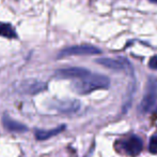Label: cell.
<instances>
[{"label": "cell", "mask_w": 157, "mask_h": 157, "mask_svg": "<svg viewBox=\"0 0 157 157\" xmlns=\"http://www.w3.org/2000/svg\"><path fill=\"white\" fill-rule=\"evenodd\" d=\"M110 85V80L103 74H90L73 84V89L81 95L90 94L96 89H105Z\"/></svg>", "instance_id": "obj_1"}, {"label": "cell", "mask_w": 157, "mask_h": 157, "mask_svg": "<svg viewBox=\"0 0 157 157\" xmlns=\"http://www.w3.org/2000/svg\"><path fill=\"white\" fill-rule=\"evenodd\" d=\"M46 89H47V84L45 82L33 79L21 81L16 85L17 92L25 95H35L44 92Z\"/></svg>", "instance_id": "obj_5"}, {"label": "cell", "mask_w": 157, "mask_h": 157, "mask_svg": "<svg viewBox=\"0 0 157 157\" xmlns=\"http://www.w3.org/2000/svg\"><path fill=\"white\" fill-rule=\"evenodd\" d=\"M149 67L151 69H155L157 70V56H154L150 59V63H149Z\"/></svg>", "instance_id": "obj_13"}, {"label": "cell", "mask_w": 157, "mask_h": 157, "mask_svg": "<svg viewBox=\"0 0 157 157\" xmlns=\"http://www.w3.org/2000/svg\"><path fill=\"white\" fill-rule=\"evenodd\" d=\"M65 129V125H61L58 127L54 128V129H49V130H44V129H36L34 131V136L37 140L40 141H45L47 139L55 137L57 134H59L60 132H62Z\"/></svg>", "instance_id": "obj_9"}, {"label": "cell", "mask_w": 157, "mask_h": 157, "mask_svg": "<svg viewBox=\"0 0 157 157\" xmlns=\"http://www.w3.org/2000/svg\"><path fill=\"white\" fill-rule=\"evenodd\" d=\"M149 151L152 154H157V134H154L150 140Z\"/></svg>", "instance_id": "obj_12"}, {"label": "cell", "mask_w": 157, "mask_h": 157, "mask_svg": "<svg viewBox=\"0 0 157 157\" xmlns=\"http://www.w3.org/2000/svg\"><path fill=\"white\" fill-rule=\"evenodd\" d=\"M2 125L8 131L11 132H17V134H23V132L28 131V127L15 119L11 118L8 114H4L2 116Z\"/></svg>", "instance_id": "obj_8"}, {"label": "cell", "mask_w": 157, "mask_h": 157, "mask_svg": "<svg viewBox=\"0 0 157 157\" xmlns=\"http://www.w3.org/2000/svg\"><path fill=\"white\" fill-rule=\"evenodd\" d=\"M157 100V80L154 76H151L147 82V90L142 98L140 105H139V111L141 113H147L154 108Z\"/></svg>", "instance_id": "obj_2"}, {"label": "cell", "mask_w": 157, "mask_h": 157, "mask_svg": "<svg viewBox=\"0 0 157 157\" xmlns=\"http://www.w3.org/2000/svg\"><path fill=\"white\" fill-rule=\"evenodd\" d=\"M101 53V50L96 46L90 44L82 45H73L64 48L58 54V58H62L66 56H86V55H96Z\"/></svg>", "instance_id": "obj_3"}, {"label": "cell", "mask_w": 157, "mask_h": 157, "mask_svg": "<svg viewBox=\"0 0 157 157\" xmlns=\"http://www.w3.org/2000/svg\"><path fill=\"white\" fill-rule=\"evenodd\" d=\"M151 2H155V3H157V0H150Z\"/></svg>", "instance_id": "obj_14"}, {"label": "cell", "mask_w": 157, "mask_h": 157, "mask_svg": "<svg viewBox=\"0 0 157 157\" xmlns=\"http://www.w3.org/2000/svg\"><path fill=\"white\" fill-rule=\"evenodd\" d=\"M49 108L58 112H62V113H74L80 109V102L78 100H74V99L72 100L55 99L49 102Z\"/></svg>", "instance_id": "obj_6"}, {"label": "cell", "mask_w": 157, "mask_h": 157, "mask_svg": "<svg viewBox=\"0 0 157 157\" xmlns=\"http://www.w3.org/2000/svg\"><path fill=\"white\" fill-rule=\"evenodd\" d=\"M96 63L98 65H101L103 67L108 68L111 70H124L125 65L122 61L116 60L112 58H98L96 59Z\"/></svg>", "instance_id": "obj_10"}, {"label": "cell", "mask_w": 157, "mask_h": 157, "mask_svg": "<svg viewBox=\"0 0 157 157\" xmlns=\"http://www.w3.org/2000/svg\"><path fill=\"white\" fill-rule=\"evenodd\" d=\"M91 72L86 68L80 67H72V68H63L56 71L55 76L58 79H83L90 76Z\"/></svg>", "instance_id": "obj_7"}, {"label": "cell", "mask_w": 157, "mask_h": 157, "mask_svg": "<svg viewBox=\"0 0 157 157\" xmlns=\"http://www.w3.org/2000/svg\"><path fill=\"white\" fill-rule=\"evenodd\" d=\"M121 149L128 156L135 157L141 153L143 147V142L141 138L137 134H130L127 138H124L120 141Z\"/></svg>", "instance_id": "obj_4"}, {"label": "cell", "mask_w": 157, "mask_h": 157, "mask_svg": "<svg viewBox=\"0 0 157 157\" xmlns=\"http://www.w3.org/2000/svg\"><path fill=\"white\" fill-rule=\"evenodd\" d=\"M0 37H4L8 39H16L17 34L11 24L0 23Z\"/></svg>", "instance_id": "obj_11"}]
</instances>
